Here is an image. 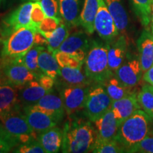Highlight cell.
Returning <instances> with one entry per match:
<instances>
[{
    "instance_id": "26",
    "label": "cell",
    "mask_w": 153,
    "mask_h": 153,
    "mask_svg": "<svg viewBox=\"0 0 153 153\" xmlns=\"http://www.w3.org/2000/svg\"><path fill=\"white\" fill-rule=\"evenodd\" d=\"M38 67L43 73L53 79H57L60 74V67L55 58L54 53L49 50L44 49L38 57Z\"/></svg>"
},
{
    "instance_id": "46",
    "label": "cell",
    "mask_w": 153,
    "mask_h": 153,
    "mask_svg": "<svg viewBox=\"0 0 153 153\" xmlns=\"http://www.w3.org/2000/svg\"><path fill=\"white\" fill-rule=\"evenodd\" d=\"M152 33H153V26L152 27Z\"/></svg>"
},
{
    "instance_id": "37",
    "label": "cell",
    "mask_w": 153,
    "mask_h": 153,
    "mask_svg": "<svg viewBox=\"0 0 153 153\" xmlns=\"http://www.w3.org/2000/svg\"><path fill=\"white\" fill-rule=\"evenodd\" d=\"M14 152L16 153H45V150L41 146L38 140H33L26 143L20 144L16 149H14Z\"/></svg>"
},
{
    "instance_id": "4",
    "label": "cell",
    "mask_w": 153,
    "mask_h": 153,
    "mask_svg": "<svg viewBox=\"0 0 153 153\" xmlns=\"http://www.w3.org/2000/svg\"><path fill=\"white\" fill-rule=\"evenodd\" d=\"M38 28L34 25L19 28L2 41L1 59L21 57L34 45V36Z\"/></svg>"
},
{
    "instance_id": "43",
    "label": "cell",
    "mask_w": 153,
    "mask_h": 153,
    "mask_svg": "<svg viewBox=\"0 0 153 153\" xmlns=\"http://www.w3.org/2000/svg\"><path fill=\"white\" fill-rule=\"evenodd\" d=\"M4 129V126H3V125H2V123H0V132L2 131Z\"/></svg>"
},
{
    "instance_id": "28",
    "label": "cell",
    "mask_w": 153,
    "mask_h": 153,
    "mask_svg": "<svg viewBox=\"0 0 153 153\" xmlns=\"http://www.w3.org/2000/svg\"><path fill=\"white\" fill-rule=\"evenodd\" d=\"M69 28H70L65 23L61 22L60 26L53 32L52 35L47 38L48 50L54 54L57 52L63 42L70 35Z\"/></svg>"
},
{
    "instance_id": "22",
    "label": "cell",
    "mask_w": 153,
    "mask_h": 153,
    "mask_svg": "<svg viewBox=\"0 0 153 153\" xmlns=\"http://www.w3.org/2000/svg\"><path fill=\"white\" fill-rule=\"evenodd\" d=\"M62 139L63 131L57 126L40 133L37 137L45 153L58 152L62 147Z\"/></svg>"
},
{
    "instance_id": "9",
    "label": "cell",
    "mask_w": 153,
    "mask_h": 153,
    "mask_svg": "<svg viewBox=\"0 0 153 153\" xmlns=\"http://www.w3.org/2000/svg\"><path fill=\"white\" fill-rule=\"evenodd\" d=\"M94 28L99 37L107 43L116 39L120 34L104 0H99L98 10L94 20Z\"/></svg>"
},
{
    "instance_id": "24",
    "label": "cell",
    "mask_w": 153,
    "mask_h": 153,
    "mask_svg": "<svg viewBox=\"0 0 153 153\" xmlns=\"http://www.w3.org/2000/svg\"><path fill=\"white\" fill-rule=\"evenodd\" d=\"M99 7V0H85L80 15V26L88 35L94 32V20Z\"/></svg>"
},
{
    "instance_id": "36",
    "label": "cell",
    "mask_w": 153,
    "mask_h": 153,
    "mask_svg": "<svg viewBox=\"0 0 153 153\" xmlns=\"http://www.w3.org/2000/svg\"><path fill=\"white\" fill-rule=\"evenodd\" d=\"M128 152L153 153V131H150L145 138L133 147Z\"/></svg>"
},
{
    "instance_id": "12",
    "label": "cell",
    "mask_w": 153,
    "mask_h": 153,
    "mask_svg": "<svg viewBox=\"0 0 153 153\" xmlns=\"http://www.w3.org/2000/svg\"><path fill=\"white\" fill-rule=\"evenodd\" d=\"M143 72L139 59H132L124 62L115 72L114 76L126 87H135L140 83Z\"/></svg>"
},
{
    "instance_id": "34",
    "label": "cell",
    "mask_w": 153,
    "mask_h": 153,
    "mask_svg": "<svg viewBox=\"0 0 153 153\" xmlns=\"http://www.w3.org/2000/svg\"><path fill=\"white\" fill-rule=\"evenodd\" d=\"M54 55L60 68L82 69V65L85 64L83 62L78 60L75 57L68 54V53L58 51Z\"/></svg>"
},
{
    "instance_id": "44",
    "label": "cell",
    "mask_w": 153,
    "mask_h": 153,
    "mask_svg": "<svg viewBox=\"0 0 153 153\" xmlns=\"http://www.w3.org/2000/svg\"><path fill=\"white\" fill-rule=\"evenodd\" d=\"M152 24H153V7H152Z\"/></svg>"
},
{
    "instance_id": "31",
    "label": "cell",
    "mask_w": 153,
    "mask_h": 153,
    "mask_svg": "<svg viewBox=\"0 0 153 153\" xmlns=\"http://www.w3.org/2000/svg\"><path fill=\"white\" fill-rule=\"evenodd\" d=\"M137 98L142 110L153 118V86L149 84L143 86Z\"/></svg>"
},
{
    "instance_id": "13",
    "label": "cell",
    "mask_w": 153,
    "mask_h": 153,
    "mask_svg": "<svg viewBox=\"0 0 153 153\" xmlns=\"http://www.w3.org/2000/svg\"><path fill=\"white\" fill-rule=\"evenodd\" d=\"M108 47V62L113 74L125 62L127 54L128 43L124 34H119L116 39L106 43Z\"/></svg>"
},
{
    "instance_id": "2",
    "label": "cell",
    "mask_w": 153,
    "mask_h": 153,
    "mask_svg": "<svg viewBox=\"0 0 153 153\" xmlns=\"http://www.w3.org/2000/svg\"><path fill=\"white\" fill-rule=\"evenodd\" d=\"M151 118L144 111L139 109L120 123L116 140L123 145L126 152L148 135Z\"/></svg>"
},
{
    "instance_id": "21",
    "label": "cell",
    "mask_w": 153,
    "mask_h": 153,
    "mask_svg": "<svg viewBox=\"0 0 153 153\" xmlns=\"http://www.w3.org/2000/svg\"><path fill=\"white\" fill-rule=\"evenodd\" d=\"M61 18L69 28L80 25V0H59Z\"/></svg>"
},
{
    "instance_id": "41",
    "label": "cell",
    "mask_w": 153,
    "mask_h": 153,
    "mask_svg": "<svg viewBox=\"0 0 153 153\" xmlns=\"http://www.w3.org/2000/svg\"><path fill=\"white\" fill-rule=\"evenodd\" d=\"M43 44H47V38L37 30L34 36V45H42Z\"/></svg>"
},
{
    "instance_id": "33",
    "label": "cell",
    "mask_w": 153,
    "mask_h": 153,
    "mask_svg": "<svg viewBox=\"0 0 153 153\" xmlns=\"http://www.w3.org/2000/svg\"><path fill=\"white\" fill-rule=\"evenodd\" d=\"M62 22L60 17L46 16L38 26V30L46 38H48Z\"/></svg>"
},
{
    "instance_id": "5",
    "label": "cell",
    "mask_w": 153,
    "mask_h": 153,
    "mask_svg": "<svg viewBox=\"0 0 153 153\" xmlns=\"http://www.w3.org/2000/svg\"><path fill=\"white\" fill-rule=\"evenodd\" d=\"M38 76L24 64L22 57L1 59L0 62V82L19 88L37 79Z\"/></svg>"
},
{
    "instance_id": "40",
    "label": "cell",
    "mask_w": 153,
    "mask_h": 153,
    "mask_svg": "<svg viewBox=\"0 0 153 153\" xmlns=\"http://www.w3.org/2000/svg\"><path fill=\"white\" fill-rule=\"evenodd\" d=\"M38 82L42 87L48 90H52L53 85L55 84V79L47 74L43 73L38 77Z\"/></svg>"
},
{
    "instance_id": "29",
    "label": "cell",
    "mask_w": 153,
    "mask_h": 153,
    "mask_svg": "<svg viewBox=\"0 0 153 153\" xmlns=\"http://www.w3.org/2000/svg\"><path fill=\"white\" fill-rule=\"evenodd\" d=\"M134 10L144 26H148L152 19L153 0H131Z\"/></svg>"
},
{
    "instance_id": "25",
    "label": "cell",
    "mask_w": 153,
    "mask_h": 153,
    "mask_svg": "<svg viewBox=\"0 0 153 153\" xmlns=\"http://www.w3.org/2000/svg\"><path fill=\"white\" fill-rule=\"evenodd\" d=\"M59 76L69 86H89L92 82L85 72H82V69L60 68Z\"/></svg>"
},
{
    "instance_id": "11",
    "label": "cell",
    "mask_w": 153,
    "mask_h": 153,
    "mask_svg": "<svg viewBox=\"0 0 153 153\" xmlns=\"http://www.w3.org/2000/svg\"><path fill=\"white\" fill-rule=\"evenodd\" d=\"M87 35L86 32L82 31H77L69 35L61 45L59 51L68 53L85 63L91 45Z\"/></svg>"
},
{
    "instance_id": "23",
    "label": "cell",
    "mask_w": 153,
    "mask_h": 153,
    "mask_svg": "<svg viewBox=\"0 0 153 153\" xmlns=\"http://www.w3.org/2000/svg\"><path fill=\"white\" fill-rule=\"evenodd\" d=\"M120 34H125L128 26L127 12L120 0H104Z\"/></svg>"
},
{
    "instance_id": "16",
    "label": "cell",
    "mask_w": 153,
    "mask_h": 153,
    "mask_svg": "<svg viewBox=\"0 0 153 153\" xmlns=\"http://www.w3.org/2000/svg\"><path fill=\"white\" fill-rule=\"evenodd\" d=\"M23 111L30 127L36 133H41L58 123L54 118L32 106L23 107Z\"/></svg>"
},
{
    "instance_id": "3",
    "label": "cell",
    "mask_w": 153,
    "mask_h": 153,
    "mask_svg": "<svg viewBox=\"0 0 153 153\" xmlns=\"http://www.w3.org/2000/svg\"><path fill=\"white\" fill-rule=\"evenodd\" d=\"M85 72L91 81L101 85L114 76L108 66L106 44L96 41L91 42L85 61Z\"/></svg>"
},
{
    "instance_id": "1",
    "label": "cell",
    "mask_w": 153,
    "mask_h": 153,
    "mask_svg": "<svg viewBox=\"0 0 153 153\" xmlns=\"http://www.w3.org/2000/svg\"><path fill=\"white\" fill-rule=\"evenodd\" d=\"M97 140V131L85 120H70L65 125L61 150L65 153L91 152Z\"/></svg>"
},
{
    "instance_id": "45",
    "label": "cell",
    "mask_w": 153,
    "mask_h": 153,
    "mask_svg": "<svg viewBox=\"0 0 153 153\" xmlns=\"http://www.w3.org/2000/svg\"><path fill=\"white\" fill-rule=\"evenodd\" d=\"M1 1H2V0H0V5H1Z\"/></svg>"
},
{
    "instance_id": "15",
    "label": "cell",
    "mask_w": 153,
    "mask_h": 153,
    "mask_svg": "<svg viewBox=\"0 0 153 153\" xmlns=\"http://www.w3.org/2000/svg\"><path fill=\"white\" fill-rule=\"evenodd\" d=\"M93 123L96 126L97 140H109L116 139L119 124L115 117L111 108Z\"/></svg>"
},
{
    "instance_id": "19",
    "label": "cell",
    "mask_w": 153,
    "mask_h": 153,
    "mask_svg": "<svg viewBox=\"0 0 153 153\" xmlns=\"http://www.w3.org/2000/svg\"><path fill=\"white\" fill-rule=\"evenodd\" d=\"M19 88L21 89L19 90V100L23 107L35 104L45 94L52 92V90H48L42 87L37 79Z\"/></svg>"
},
{
    "instance_id": "42",
    "label": "cell",
    "mask_w": 153,
    "mask_h": 153,
    "mask_svg": "<svg viewBox=\"0 0 153 153\" xmlns=\"http://www.w3.org/2000/svg\"><path fill=\"white\" fill-rule=\"evenodd\" d=\"M143 77L144 81L148 82L149 85L153 86V65L146 72H144Z\"/></svg>"
},
{
    "instance_id": "32",
    "label": "cell",
    "mask_w": 153,
    "mask_h": 153,
    "mask_svg": "<svg viewBox=\"0 0 153 153\" xmlns=\"http://www.w3.org/2000/svg\"><path fill=\"white\" fill-rule=\"evenodd\" d=\"M92 152L96 153H120L126 152L125 148L117 140H96Z\"/></svg>"
},
{
    "instance_id": "35",
    "label": "cell",
    "mask_w": 153,
    "mask_h": 153,
    "mask_svg": "<svg viewBox=\"0 0 153 153\" xmlns=\"http://www.w3.org/2000/svg\"><path fill=\"white\" fill-rule=\"evenodd\" d=\"M20 145L19 140L11 135L4 128L0 132V153L10 152L14 147Z\"/></svg>"
},
{
    "instance_id": "18",
    "label": "cell",
    "mask_w": 153,
    "mask_h": 153,
    "mask_svg": "<svg viewBox=\"0 0 153 153\" xmlns=\"http://www.w3.org/2000/svg\"><path fill=\"white\" fill-rule=\"evenodd\" d=\"M111 109L120 126L122 122L130 117L136 111L141 109L136 93L114 101L112 102Z\"/></svg>"
},
{
    "instance_id": "8",
    "label": "cell",
    "mask_w": 153,
    "mask_h": 153,
    "mask_svg": "<svg viewBox=\"0 0 153 153\" xmlns=\"http://www.w3.org/2000/svg\"><path fill=\"white\" fill-rule=\"evenodd\" d=\"M0 121L6 131L16 137L20 144L36 139V133L30 127L25 114L20 112V110L0 117Z\"/></svg>"
},
{
    "instance_id": "14",
    "label": "cell",
    "mask_w": 153,
    "mask_h": 153,
    "mask_svg": "<svg viewBox=\"0 0 153 153\" xmlns=\"http://www.w3.org/2000/svg\"><path fill=\"white\" fill-rule=\"evenodd\" d=\"M31 106L51 116L57 123L62 120L65 113L61 97L55 95L52 92L45 94L37 103Z\"/></svg>"
},
{
    "instance_id": "7",
    "label": "cell",
    "mask_w": 153,
    "mask_h": 153,
    "mask_svg": "<svg viewBox=\"0 0 153 153\" xmlns=\"http://www.w3.org/2000/svg\"><path fill=\"white\" fill-rule=\"evenodd\" d=\"M112 100L104 85L97 84L91 87L85 102V111L91 122H94L111 108Z\"/></svg>"
},
{
    "instance_id": "10",
    "label": "cell",
    "mask_w": 153,
    "mask_h": 153,
    "mask_svg": "<svg viewBox=\"0 0 153 153\" xmlns=\"http://www.w3.org/2000/svg\"><path fill=\"white\" fill-rule=\"evenodd\" d=\"M90 87V86L66 85L63 88L60 97L64 104L65 113L68 116L85 107Z\"/></svg>"
},
{
    "instance_id": "27",
    "label": "cell",
    "mask_w": 153,
    "mask_h": 153,
    "mask_svg": "<svg viewBox=\"0 0 153 153\" xmlns=\"http://www.w3.org/2000/svg\"><path fill=\"white\" fill-rule=\"evenodd\" d=\"M103 85L112 101L118 100L135 93V91L134 90L135 87H126L114 75L104 82Z\"/></svg>"
},
{
    "instance_id": "6",
    "label": "cell",
    "mask_w": 153,
    "mask_h": 153,
    "mask_svg": "<svg viewBox=\"0 0 153 153\" xmlns=\"http://www.w3.org/2000/svg\"><path fill=\"white\" fill-rule=\"evenodd\" d=\"M33 1L25 2L5 16L0 24V41H2L19 28L30 26Z\"/></svg>"
},
{
    "instance_id": "17",
    "label": "cell",
    "mask_w": 153,
    "mask_h": 153,
    "mask_svg": "<svg viewBox=\"0 0 153 153\" xmlns=\"http://www.w3.org/2000/svg\"><path fill=\"white\" fill-rule=\"evenodd\" d=\"M16 88L0 82V117L20 110L19 90Z\"/></svg>"
},
{
    "instance_id": "30",
    "label": "cell",
    "mask_w": 153,
    "mask_h": 153,
    "mask_svg": "<svg viewBox=\"0 0 153 153\" xmlns=\"http://www.w3.org/2000/svg\"><path fill=\"white\" fill-rule=\"evenodd\" d=\"M45 48L42 45H33L25 55L22 57V61L24 64L29 69L31 72L35 73L38 77L43 72L41 71L38 67V57Z\"/></svg>"
},
{
    "instance_id": "39",
    "label": "cell",
    "mask_w": 153,
    "mask_h": 153,
    "mask_svg": "<svg viewBox=\"0 0 153 153\" xmlns=\"http://www.w3.org/2000/svg\"><path fill=\"white\" fill-rule=\"evenodd\" d=\"M45 17H46V15L42 9L41 4L38 1H33V9L31 11L32 24L38 28L39 24Z\"/></svg>"
},
{
    "instance_id": "38",
    "label": "cell",
    "mask_w": 153,
    "mask_h": 153,
    "mask_svg": "<svg viewBox=\"0 0 153 153\" xmlns=\"http://www.w3.org/2000/svg\"><path fill=\"white\" fill-rule=\"evenodd\" d=\"M38 1L41 6L46 16L48 17H61L59 16V4L56 0H33Z\"/></svg>"
},
{
    "instance_id": "20",
    "label": "cell",
    "mask_w": 153,
    "mask_h": 153,
    "mask_svg": "<svg viewBox=\"0 0 153 153\" xmlns=\"http://www.w3.org/2000/svg\"><path fill=\"white\" fill-rule=\"evenodd\" d=\"M139 61L143 72H146L153 65V36L145 30L137 41Z\"/></svg>"
}]
</instances>
